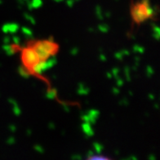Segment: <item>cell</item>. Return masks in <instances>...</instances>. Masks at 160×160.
Segmentation results:
<instances>
[{"instance_id":"1","label":"cell","mask_w":160,"mask_h":160,"mask_svg":"<svg viewBox=\"0 0 160 160\" xmlns=\"http://www.w3.org/2000/svg\"><path fill=\"white\" fill-rule=\"evenodd\" d=\"M38 57L39 61H46L54 55L57 51V46L56 43L50 41H42L36 42L33 48Z\"/></svg>"},{"instance_id":"3","label":"cell","mask_w":160,"mask_h":160,"mask_svg":"<svg viewBox=\"0 0 160 160\" xmlns=\"http://www.w3.org/2000/svg\"><path fill=\"white\" fill-rule=\"evenodd\" d=\"M22 61L27 67L32 68L35 64L38 63L39 59L35 51L30 48L24 49L22 52Z\"/></svg>"},{"instance_id":"2","label":"cell","mask_w":160,"mask_h":160,"mask_svg":"<svg viewBox=\"0 0 160 160\" xmlns=\"http://www.w3.org/2000/svg\"><path fill=\"white\" fill-rule=\"evenodd\" d=\"M132 13L136 22L141 23L153 15V9L150 7L147 0H143L141 2L134 6Z\"/></svg>"}]
</instances>
